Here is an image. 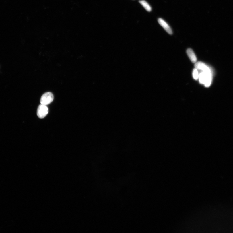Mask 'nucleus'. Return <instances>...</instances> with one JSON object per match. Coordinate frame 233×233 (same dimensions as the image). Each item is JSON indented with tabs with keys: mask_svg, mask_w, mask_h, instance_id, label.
Listing matches in <instances>:
<instances>
[{
	"mask_svg": "<svg viewBox=\"0 0 233 233\" xmlns=\"http://www.w3.org/2000/svg\"><path fill=\"white\" fill-rule=\"evenodd\" d=\"M212 71L210 68L207 70L201 71L199 74V83L206 87H209L212 82Z\"/></svg>",
	"mask_w": 233,
	"mask_h": 233,
	"instance_id": "1",
	"label": "nucleus"
},
{
	"mask_svg": "<svg viewBox=\"0 0 233 233\" xmlns=\"http://www.w3.org/2000/svg\"><path fill=\"white\" fill-rule=\"evenodd\" d=\"M54 98V95L52 93L46 92L42 96L40 100V103L41 104L47 106L52 102Z\"/></svg>",
	"mask_w": 233,
	"mask_h": 233,
	"instance_id": "2",
	"label": "nucleus"
},
{
	"mask_svg": "<svg viewBox=\"0 0 233 233\" xmlns=\"http://www.w3.org/2000/svg\"><path fill=\"white\" fill-rule=\"evenodd\" d=\"M48 111V108L47 106L42 104L40 105L37 109V116L40 118H44L47 115Z\"/></svg>",
	"mask_w": 233,
	"mask_h": 233,
	"instance_id": "3",
	"label": "nucleus"
},
{
	"mask_svg": "<svg viewBox=\"0 0 233 233\" xmlns=\"http://www.w3.org/2000/svg\"><path fill=\"white\" fill-rule=\"evenodd\" d=\"M158 22L161 26L170 35L173 34V31L169 25L164 20L161 18L158 19Z\"/></svg>",
	"mask_w": 233,
	"mask_h": 233,
	"instance_id": "4",
	"label": "nucleus"
},
{
	"mask_svg": "<svg viewBox=\"0 0 233 233\" xmlns=\"http://www.w3.org/2000/svg\"><path fill=\"white\" fill-rule=\"evenodd\" d=\"M195 67L197 70L203 71L206 70L209 68L207 65L202 62H196Z\"/></svg>",
	"mask_w": 233,
	"mask_h": 233,
	"instance_id": "5",
	"label": "nucleus"
},
{
	"mask_svg": "<svg viewBox=\"0 0 233 233\" xmlns=\"http://www.w3.org/2000/svg\"><path fill=\"white\" fill-rule=\"evenodd\" d=\"M187 53L191 61L193 63H196L197 61V58L193 51L189 48L187 50Z\"/></svg>",
	"mask_w": 233,
	"mask_h": 233,
	"instance_id": "6",
	"label": "nucleus"
},
{
	"mask_svg": "<svg viewBox=\"0 0 233 233\" xmlns=\"http://www.w3.org/2000/svg\"><path fill=\"white\" fill-rule=\"evenodd\" d=\"M140 3L144 7L147 11L148 12H150L152 11V7L150 5H149L147 2L144 0H141L139 1Z\"/></svg>",
	"mask_w": 233,
	"mask_h": 233,
	"instance_id": "7",
	"label": "nucleus"
},
{
	"mask_svg": "<svg viewBox=\"0 0 233 233\" xmlns=\"http://www.w3.org/2000/svg\"><path fill=\"white\" fill-rule=\"evenodd\" d=\"M192 75L194 79L195 80H197L199 78V74L198 72V70L196 68H195L193 71L192 72Z\"/></svg>",
	"mask_w": 233,
	"mask_h": 233,
	"instance_id": "8",
	"label": "nucleus"
}]
</instances>
